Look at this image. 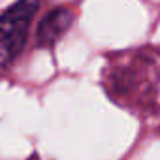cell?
Listing matches in <instances>:
<instances>
[{"instance_id":"2","label":"cell","mask_w":160,"mask_h":160,"mask_svg":"<svg viewBox=\"0 0 160 160\" xmlns=\"http://www.w3.org/2000/svg\"><path fill=\"white\" fill-rule=\"evenodd\" d=\"M73 21V15L70 10L66 8H58V10H53L38 27V36H36V42L40 47H49L53 45L72 25Z\"/></svg>"},{"instance_id":"1","label":"cell","mask_w":160,"mask_h":160,"mask_svg":"<svg viewBox=\"0 0 160 160\" xmlns=\"http://www.w3.org/2000/svg\"><path fill=\"white\" fill-rule=\"evenodd\" d=\"M38 6V0H19L0 15V66L12 62L23 49Z\"/></svg>"}]
</instances>
